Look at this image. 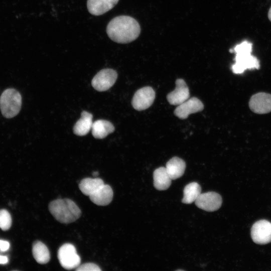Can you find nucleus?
<instances>
[{
  "label": "nucleus",
  "mask_w": 271,
  "mask_h": 271,
  "mask_svg": "<svg viewBox=\"0 0 271 271\" xmlns=\"http://www.w3.org/2000/svg\"><path fill=\"white\" fill-rule=\"evenodd\" d=\"M106 33L112 41L120 44H126L135 40L139 36L141 27L134 18L128 16H119L109 22Z\"/></svg>",
  "instance_id": "obj_1"
},
{
  "label": "nucleus",
  "mask_w": 271,
  "mask_h": 271,
  "mask_svg": "<svg viewBox=\"0 0 271 271\" xmlns=\"http://www.w3.org/2000/svg\"><path fill=\"white\" fill-rule=\"evenodd\" d=\"M252 44L247 41H244L235 46L230 52H234L235 63L232 65L231 69L234 74H241L246 69L259 68L258 59L251 55Z\"/></svg>",
  "instance_id": "obj_2"
},
{
  "label": "nucleus",
  "mask_w": 271,
  "mask_h": 271,
  "mask_svg": "<svg viewBox=\"0 0 271 271\" xmlns=\"http://www.w3.org/2000/svg\"><path fill=\"white\" fill-rule=\"evenodd\" d=\"M49 210L53 217L62 223H70L77 220L81 212L76 204L68 199H57L51 201Z\"/></svg>",
  "instance_id": "obj_3"
},
{
  "label": "nucleus",
  "mask_w": 271,
  "mask_h": 271,
  "mask_svg": "<svg viewBox=\"0 0 271 271\" xmlns=\"http://www.w3.org/2000/svg\"><path fill=\"white\" fill-rule=\"evenodd\" d=\"M22 105V97L16 89L5 90L0 97V108L2 114L7 118H12L19 112Z\"/></svg>",
  "instance_id": "obj_4"
},
{
  "label": "nucleus",
  "mask_w": 271,
  "mask_h": 271,
  "mask_svg": "<svg viewBox=\"0 0 271 271\" xmlns=\"http://www.w3.org/2000/svg\"><path fill=\"white\" fill-rule=\"evenodd\" d=\"M58 258L61 266L66 269L76 268L81 261L75 246L70 243H65L59 248Z\"/></svg>",
  "instance_id": "obj_5"
},
{
  "label": "nucleus",
  "mask_w": 271,
  "mask_h": 271,
  "mask_svg": "<svg viewBox=\"0 0 271 271\" xmlns=\"http://www.w3.org/2000/svg\"><path fill=\"white\" fill-rule=\"evenodd\" d=\"M117 73L112 69H104L98 72L91 81L93 87L98 91L109 89L115 83Z\"/></svg>",
  "instance_id": "obj_6"
},
{
  "label": "nucleus",
  "mask_w": 271,
  "mask_h": 271,
  "mask_svg": "<svg viewBox=\"0 0 271 271\" xmlns=\"http://www.w3.org/2000/svg\"><path fill=\"white\" fill-rule=\"evenodd\" d=\"M155 98V92L150 86L143 87L134 93L131 104L137 110H143L152 105Z\"/></svg>",
  "instance_id": "obj_7"
},
{
  "label": "nucleus",
  "mask_w": 271,
  "mask_h": 271,
  "mask_svg": "<svg viewBox=\"0 0 271 271\" xmlns=\"http://www.w3.org/2000/svg\"><path fill=\"white\" fill-rule=\"evenodd\" d=\"M253 241L259 244H265L271 241V223L266 220L255 222L251 229Z\"/></svg>",
  "instance_id": "obj_8"
},
{
  "label": "nucleus",
  "mask_w": 271,
  "mask_h": 271,
  "mask_svg": "<svg viewBox=\"0 0 271 271\" xmlns=\"http://www.w3.org/2000/svg\"><path fill=\"white\" fill-rule=\"evenodd\" d=\"M222 202L221 196L214 192L201 193L195 201L198 208L209 212L218 210Z\"/></svg>",
  "instance_id": "obj_9"
},
{
  "label": "nucleus",
  "mask_w": 271,
  "mask_h": 271,
  "mask_svg": "<svg viewBox=\"0 0 271 271\" xmlns=\"http://www.w3.org/2000/svg\"><path fill=\"white\" fill-rule=\"evenodd\" d=\"M249 106L254 112L264 114L271 111V95L259 92L252 95L249 102Z\"/></svg>",
  "instance_id": "obj_10"
},
{
  "label": "nucleus",
  "mask_w": 271,
  "mask_h": 271,
  "mask_svg": "<svg viewBox=\"0 0 271 271\" xmlns=\"http://www.w3.org/2000/svg\"><path fill=\"white\" fill-rule=\"evenodd\" d=\"M203 108L204 105L199 99L192 97L178 105L175 109L174 114L181 119H185L190 114L201 111Z\"/></svg>",
  "instance_id": "obj_11"
},
{
  "label": "nucleus",
  "mask_w": 271,
  "mask_h": 271,
  "mask_svg": "<svg viewBox=\"0 0 271 271\" xmlns=\"http://www.w3.org/2000/svg\"><path fill=\"white\" fill-rule=\"evenodd\" d=\"M190 97L188 87L185 81L182 79H178L176 81V88L167 96L168 102L172 105H179L186 101Z\"/></svg>",
  "instance_id": "obj_12"
},
{
  "label": "nucleus",
  "mask_w": 271,
  "mask_h": 271,
  "mask_svg": "<svg viewBox=\"0 0 271 271\" xmlns=\"http://www.w3.org/2000/svg\"><path fill=\"white\" fill-rule=\"evenodd\" d=\"M119 0H87L89 12L94 16H100L112 9Z\"/></svg>",
  "instance_id": "obj_13"
},
{
  "label": "nucleus",
  "mask_w": 271,
  "mask_h": 271,
  "mask_svg": "<svg viewBox=\"0 0 271 271\" xmlns=\"http://www.w3.org/2000/svg\"><path fill=\"white\" fill-rule=\"evenodd\" d=\"M113 195L111 187L108 185L104 184L89 197L93 203L99 206H105L111 202Z\"/></svg>",
  "instance_id": "obj_14"
},
{
  "label": "nucleus",
  "mask_w": 271,
  "mask_h": 271,
  "mask_svg": "<svg viewBox=\"0 0 271 271\" xmlns=\"http://www.w3.org/2000/svg\"><path fill=\"white\" fill-rule=\"evenodd\" d=\"M93 116L91 113L83 111L81 117L76 122L73 127L74 133L79 136L87 134L91 129L93 124Z\"/></svg>",
  "instance_id": "obj_15"
},
{
  "label": "nucleus",
  "mask_w": 271,
  "mask_h": 271,
  "mask_svg": "<svg viewBox=\"0 0 271 271\" xmlns=\"http://www.w3.org/2000/svg\"><path fill=\"white\" fill-rule=\"evenodd\" d=\"M165 168L172 180H176L183 175L186 164L181 158L174 157L167 163Z\"/></svg>",
  "instance_id": "obj_16"
},
{
  "label": "nucleus",
  "mask_w": 271,
  "mask_h": 271,
  "mask_svg": "<svg viewBox=\"0 0 271 271\" xmlns=\"http://www.w3.org/2000/svg\"><path fill=\"white\" fill-rule=\"evenodd\" d=\"M114 125L109 121L99 119L93 122L91 131L96 139H103L114 130Z\"/></svg>",
  "instance_id": "obj_17"
},
{
  "label": "nucleus",
  "mask_w": 271,
  "mask_h": 271,
  "mask_svg": "<svg viewBox=\"0 0 271 271\" xmlns=\"http://www.w3.org/2000/svg\"><path fill=\"white\" fill-rule=\"evenodd\" d=\"M154 186L158 190H165L171 184L172 179L165 167H161L156 169L153 173Z\"/></svg>",
  "instance_id": "obj_18"
},
{
  "label": "nucleus",
  "mask_w": 271,
  "mask_h": 271,
  "mask_svg": "<svg viewBox=\"0 0 271 271\" xmlns=\"http://www.w3.org/2000/svg\"><path fill=\"white\" fill-rule=\"evenodd\" d=\"M104 184L103 180L100 178H86L80 181L79 188L83 194L89 196Z\"/></svg>",
  "instance_id": "obj_19"
},
{
  "label": "nucleus",
  "mask_w": 271,
  "mask_h": 271,
  "mask_svg": "<svg viewBox=\"0 0 271 271\" xmlns=\"http://www.w3.org/2000/svg\"><path fill=\"white\" fill-rule=\"evenodd\" d=\"M32 253L34 259L39 263H47L50 259V254L47 246L40 241L34 242Z\"/></svg>",
  "instance_id": "obj_20"
},
{
  "label": "nucleus",
  "mask_w": 271,
  "mask_h": 271,
  "mask_svg": "<svg viewBox=\"0 0 271 271\" xmlns=\"http://www.w3.org/2000/svg\"><path fill=\"white\" fill-rule=\"evenodd\" d=\"M201 193V188L196 182H192L187 185L183 191L184 196L182 200L185 204H191L195 201Z\"/></svg>",
  "instance_id": "obj_21"
},
{
  "label": "nucleus",
  "mask_w": 271,
  "mask_h": 271,
  "mask_svg": "<svg viewBox=\"0 0 271 271\" xmlns=\"http://www.w3.org/2000/svg\"><path fill=\"white\" fill-rule=\"evenodd\" d=\"M12 225V217L6 209L0 210V228L6 231L9 229Z\"/></svg>",
  "instance_id": "obj_22"
},
{
  "label": "nucleus",
  "mask_w": 271,
  "mask_h": 271,
  "mask_svg": "<svg viewBox=\"0 0 271 271\" xmlns=\"http://www.w3.org/2000/svg\"><path fill=\"white\" fill-rule=\"evenodd\" d=\"M77 271H100L101 269L94 263H85L79 265L76 268Z\"/></svg>",
  "instance_id": "obj_23"
},
{
  "label": "nucleus",
  "mask_w": 271,
  "mask_h": 271,
  "mask_svg": "<svg viewBox=\"0 0 271 271\" xmlns=\"http://www.w3.org/2000/svg\"><path fill=\"white\" fill-rule=\"evenodd\" d=\"M10 248V243L6 240H0V250L6 251Z\"/></svg>",
  "instance_id": "obj_24"
},
{
  "label": "nucleus",
  "mask_w": 271,
  "mask_h": 271,
  "mask_svg": "<svg viewBox=\"0 0 271 271\" xmlns=\"http://www.w3.org/2000/svg\"><path fill=\"white\" fill-rule=\"evenodd\" d=\"M9 259L7 256L0 255V264H5L8 262Z\"/></svg>",
  "instance_id": "obj_25"
},
{
  "label": "nucleus",
  "mask_w": 271,
  "mask_h": 271,
  "mask_svg": "<svg viewBox=\"0 0 271 271\" xmlns=\"http://www.w3.org/2000/svg\"><path fill=\"white\" fill-rule=\"evenodd\" d=\"M268 18L270 21L271 22V7L270 8L269 11L268 12Z\"/></svg>",
  "instance_id": "obj_26"
},
{
  "label": "nucleus",
  "mask_w": 271,
  "mask_h": 271,
  "mask_svg": "<svg viewBox=\"0 0 271 271\" xmlns=\"http://www.w3.org/2000/svg\"><path fill=\"white\" fill-rule=\"evenodd\" d=\"M92 175L93 176H97L98 175V172L97 171H94L92 173Z\"/></svg>",
  "instance_id": "obj_27"
}]
</instances>
